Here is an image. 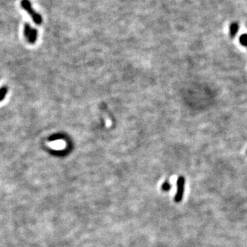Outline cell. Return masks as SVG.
Masks as SVG:
<instances>
[{"label":"cell","instance_id":"obj_1","mask_svg":"<svg viewBox=\"0 0 247 247\" xmlns=\"http://www.w3.org/2000/svg\"><path fill=\"white\" fill-rule=\"evenodd\" d=\"M21 8H24L28 14H29L31 17H32V20L36 24L40 25L41 24L43 21L41 15L38 13H36V11L33 9L32 4H31L29 0H21Z\"/></svg>","mask_w":247,"mask_h":247},{"label":"cell","instance_id":"obj_8","mask_svg":"<svg viewBox=\"0 0 247 247\" xmlns=\"http://www.w3.org/2000/svg\"><path fill=\"white\" fill-rule=\"evenodd\" d=\"M246 153H247V151H246Z\"/></svg>","mask_w":247,"mask_h":247},{"label":"cell","instance_id":"obj_6","mask_svg":"<svg viewBox=\"0 0 247 247\" xmlns=\"http://www.w3.org/2000/svg\"><path fill=\"white\" fill-rule=\"evenodd\" d=\"M8 92V88L6 87H2L0 89V101H2Z\"/></svg>","mask_w":247,"mask_h":247},{"label":"cell","instance_id":"obj_5","mask_svg":"<svg viewBox=\"0 0 247 247\" xmlns=\"http://www.w3.org/2000/svg\"><path fill=\"white\" fill-rule=\"evenodd\" d=\"M239 41L242 46L247 47V34H243L240 36Z\"/></svg>","mask_w":247,"mask_h":247},{"label":"cell","instance_id":"obj_3","mask_svg":"<svg viewBox=\"0 0 247 247\" xmlns=\"http://www.w3.org/2000/svg\"><path fill=\"white\" fill-rule=\"evenodd\" d=\"M177 192L174 196V200L177 203H179L183 199L184 189H185V178L180 177L177 180Z\"/></svg>","mask_w":247,"mask_h":247},{"label":"cell","instance_id":"obj_7","mask_svg":"<svg viewBox=\"0 0 247 247\" xmlns=\"http://www.w3.org/2000/svg\"><path fill=\"white\" fill-rule=\"evenodd\" d=\"M170 189H171V185L168 181H166L162 185V189L163 191H169Z\"/></svg>","mask_w":247,"mask_h":247},{"label":"cell","instance_id":"obj_4","mask_svg":"<svg viewBox=\"0 0 247 247\" xmlns=\"http://www.w3.org/2000/svg\"><path fill=\"white\" fill-rule=\"evenodd\" d=\"M239 30V25L237 22H234L230 25L229 27V35L231 39H234L236 36Z\"/></svg>","mask_w":247,"mask_h":247},{"label":"cell","instance_id":"obj_2","mask_svg":"<svg viewBox=\"0 0 247 247\" xmlns=\"http://www.w3.org/2000/svg\"><path fill=\"white\" fill-rule=\"evenodd\" d=\"M24 36L27 41L31 44H34L37 39L38 32L37 30L32 28L28 23H25L24 25Z\"/></svg>","mask_w":247,"mask_h":247}]
</instances>
